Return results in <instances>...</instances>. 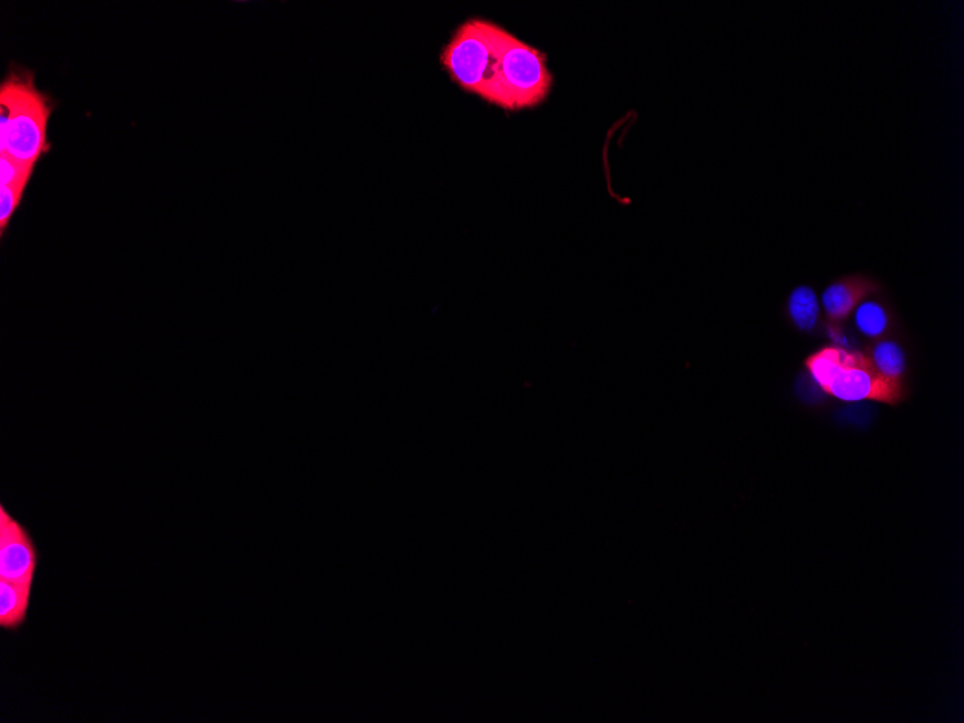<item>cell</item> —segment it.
<instances>
[{
    "label": "cell",
    "mask_w": 964,
    "mask_h": 723,
    "mask_svg": "<svg viewBox=\"0 0 964 723\" xmlns=\"http://www.w3.org/2000/svg\"><path fill=\"white\" fill-rule=\"evenodd\" d=\"M52 98L38 90L35 74L12 66L0 84V155L28 166L48 154Z\"/></svg>",
    "instance_id": "6da1fadb"
},
{
    "label": "cell",
    "mask_w": 964,
    "mask_h": 723,
    "mask_svg": "<svg viewBox=\"0 0 964 723\" xmlns=\"http://www.w3.org/2000/svg\"><path fill=\"white\" fill-rule=\"evenodd\" d=\"M26 188L15 186L0 187V236L4 237L13 214L20 209Z\"/></svg>",
    "instance_id": "8fae6325"
},
{
    "label": "cell",
    "mask_w": 964,
    "mask_h": 723,
    "mask_svg": "<svg viewBox=\"0 0 964 723\" xmlns=\"http://www.w3.org/2000/svg\"><path fill=\"white\" fill-rule=\"evenodd\" d=\"M881 283L873 277L852 273L829 283L819 299L828 322L843 325L864 299L881 294Z\"/></svg>",
    "instance_id": "5b68a950"
},
{
    "label": "cell",
    "mask_w": 964,
    "mask_h": 723,
    "mask_svg": "<svg viewBox=\"0 0 964 723\" xmlns=\"http://www.w3.org/2000/svg\"><path fill=\"white\" fill-rule=\"evenodd\" d=\"M865 356L883 379L892 381V383L904 384L908 362L904 345L898 340L885 336V339L872 341Z\"/></svg>",
    "instance_id": "ba28073f"
},
{
    "label": "cell",
    "mask_w": 964,
    "mask_h": 723,
    "mask_svg": "<svg viewBox=\"0 0 964 723\" xmlns=\"http://www.w3.org/2000/svg\"><path fill=\"white\" fill-rule=\"evenodd\" d=\"M38 560L28 529L0 507V578L34 588Z\"/></svg>",
    "instance_id": "277c9868"
},
{
    "label": "cell",
    "mask_w": 964,
    "mask_h": 723,
    "mask_svg": "<svg viewBox=\"0 0 964 723\" xmlns=\"http://www.w3.org/2000/svg\"><path fill=\"white\" fill-rule=\"evenodd\" d=\"M34 588L0 578V628L16 631L28 618Z\"/></svg>",
    "instance_id": "9c48e42d"
},
{
    "label": "cell",
    "mask_w": 964,
    "mask_h": 723,
    "mask_svg": "<svg viewBox=\"0 0 964 723\" xmlns=\"http://www.w3.org/2000/svg\"><path fill=\"white\" fill-rule=\"evenodd\" d=\"M805 367L819 389L837 401L898 404L907 394L904 384L883 379L865 353L842 345H824L806 358Z\"/></svg>",
    "instance_id": "7a4b0ae2"
},
{
    "label": "cell",
    "mask_w": 964,
    "mask_h": 723,
    "mask_svg": "<svg viewBox=\"0 0 964 723\" xmlns=\"http://www.w3.org/2000/svg\"><path fill=\"white\" fill-rule=\"evenodd\" d=\"M551 81L545 54L507 34L497 69L495 105L504 110L533 109L549 96Z\"/></svg>",
    "instance_id": "3957f363"
},
{
    "label": "cell",
    "mask_w": 964,
    "mask_h": 723,
    "mask_svg": "<svg viewBox=\"0 0 964 723\" xmlns=\"http://www.w3.org/2000/svg\"><path fill=\"white\" fill-rule=\"evenodd\" d=\"M880 295L864 299L850 316L855 330L871 343L891 336L896 325L894 312Z\"/></svg>",
    "instance_id": "8992f818"
},
{
    "label": "cell",
    "mask_w": 964,
    "mask_h": 723,
    "mask_svg": "<svg viewBox=\"0 0 964 723\" xmlns=\"http://www.w3.org/2000/svg\"><path fill=\"white\" fill-rule=\"evenodd\" d=\"M784 312L795 330L801 334H813L822 322V305L818 292L810 285L793 287L787 296Z\"/></svg>",
    "instance_id": "52a82bcc"
},
{
    "label": "cell",
    "mask_w": 964,
    "mask_h": 723,
    "mask_svg": "<svg viewBox=\"0 0 964 723\" xmlns=\"http://www.w3.org/2000/svg\"><path fill=\"white\" fill-rule=\"evenodd\" d=\"M34 169V166L21 164V162L0 155V187H28Z\"/></svg>",
    "instance_id": "30bf717a"
}]
</instances>
